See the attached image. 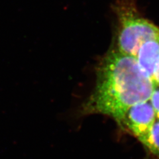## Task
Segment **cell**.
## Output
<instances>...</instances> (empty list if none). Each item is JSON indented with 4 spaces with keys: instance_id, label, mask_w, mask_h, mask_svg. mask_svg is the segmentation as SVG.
Segmentation results:
<instances>
[{
    "instance_id": "6da1fadb",
    "label": "cell",
    "mask_w": 159,
    "mask_h": 159,
    "mask_svg": "<svg viewBox=\"0 0 159 159\" xmlns=\"http://www.w3.org/2000/svg\"><path fill=\"white\" fill-rule=\"evenodd\" d=\"M94 89L80 109L82 116L102 114L120 123L128 109L150 99L156 87L135 57L114 47L98 63Z\"/></svg>"
},
{
    "instance_id": "7a4b0ae2",
    "label": "cell",
    "mask_w": 159,
    "mask_h": 159,
    "mask_svg": "<svg viewBox=\"0 0 159 159\" xmlns=\"http://www.w3.org/2000/svg\"><path fill=\"white\" fill-rule=\"evenodd\" d=\"M117 19L116 47L119 52L135 57L147 40L159 34V27L143 17L137 0H116L112 6Z\"/></svg>"
},
{
    "instance_id": "3957f363",
    "label": "cell",
    "mask_w": 159,
    "mask_h": 159,
    "mask_svg": "<svg viewBox=\"0 0 159 159\" xmlns=\"http://www.w3.org/2000/svg\"><path fill=\"white\" fill-rule=\"evenodd\" d=\"M156 119L155 110L148 100L129 108L118 125L131 133L143 145Z\"/></svg>"
},
{
    "instance_id": "277c9868",
    "label": "cell",
    "mask_w": 159,
    "mask_h": 159,
    "mask_svg": "<svg viewBox=\"0 0 159 159\" xmlns=\"http://www.w3.org/2000/svg\"><path fill=\"white\" fill-rule=\"evenodd\" d=\"M135 58L142 70L152 79L159 61V34L155 38L147 40L141 44Z\"/></svg>"
},
{
    "instance_id": "5b68a950",
    "label": "cell",
    "mask_w": 159,
    "mask_h": 159,
    "mask_svg": "<svg viewBox=\"0 0 159 159\" xmlns=\"http://www.w3.org/2000/svg\"><path fill=\"white\" fill-rule=\"evenodd\" d=\"M143 145L159 158V119H156Z\"/></svg>"
},
{
    "instance_id": "8992f818",
    "label": "cell",
    "mask_w": 159,
    "mask_h": 159,
    "mask_svg": "<svg viewBox=\"0 0 159 159\" xmlns=\"http://www.w3.org/2000/svg\"><path fill=\"white\" fill-rule=\"evenodd\" d=\"M149 101L155 110L157 119H159V88L158 86L154 89Z\"/></svg>"
},
{
    "instance_id": "52a82bcc",
    "label": "cell",
    "mask_w": 159,
    "mask_h": 159,
    "mask_svg": "<svg viewBox=\"0 0 159 159\" xmlns=\"http://www.w3.org/2000/svg\"><path fill=\"white\" fill-rule=\"evenodd\" d=\"M152 80L155 84V86H159V61L155 68V72H154Z\"/></svg>"
}]
</instances>
